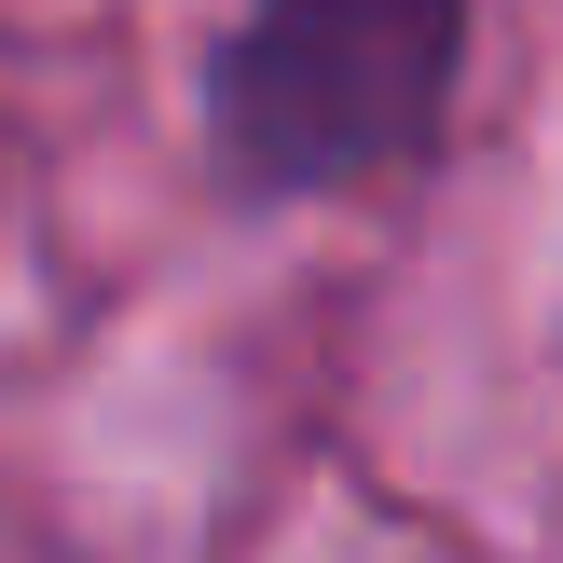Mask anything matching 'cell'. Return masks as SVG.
<instances>
[{"label": "cell", "instance_id": "obj_1", "mask_svg": "<svg viewBox=\"0 0 563 563\" xmlns=\"http://www.w3.org/2000/svg\"><path fill=\"white\" fill-rule=\"evenodd\" d=\"M482 0H247L207 42V152L247 207L399 192L454 152Z\"/></svg>", "mask_w": 563, "mask_h": 563}]
</instances>
